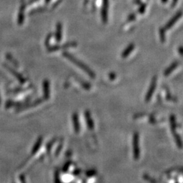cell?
Wrapping results in <instances>:
<instances>
[{"mask_svg": "<svg viewBox=\"0 0 183 183\" xmlns=\"http://www.w3.org/2000/svg\"><path fill=\"white\" fill-rule=\"evenodd\" d=\"M7 58H8V59L10 60V61H11L12 62V63H13V64H14L16 67H18V63H17V62L16 61H15L14 60H13L12 59V58L11 57V56L10 54H7Z\"/></svg>", "mask_w": 183, "mask_h": 183, "instance_id": "15", "label": "cell"}, {"mask_svg": "<svg viewBox=\"0 0 183 183\" xmlns=\"http://www.w3.org/2000/svg\"><path fill=\"white\" fill-rule=\"evenodd\" d=\"M134 44H130L128 46H127L125 50H123V52H122V57L123 58H126L127 56H129V55L131 54V52L134 50Z\"/></svg>", "mask_w": 183, "mask_h": 183, "instance_id": "10", "label": "cell"}, {"mask_svg": "<svg viewBox=\"0 0 183 183\" xmlns=\"http://www.w3.org/2000/svg\"><path fill=\"white\" fill-rule=\"evenodd\" d=\"M5 67H6V68H8V70H9L11 72V73L13 74V76H15V77L16 78V79H17V80H18V81H19V82H20L21 84H24L26 82L25 79V78H24L23 77H22V76H21V75L20 73H18V72H16L15 70L12 69V68H11L10 67L6 66V65H5Z\"/></svg>", "mask_w": 183, "mask_h": 183, "instance_id": "8", "label": "cell"}, {"mask_svg": "<svg viewBox=\"0 0 183 183\" xmlns=\"http://www.w3.org/2000/svg\"><path fill=\"white\" fill-rule=\"evenodd\" d=\"M85 117H86V123H87V126L88 127V129L90 130H92L94 127V124L93 119L91 118L90 111H86L85 112Z\"/></svg>", "mask_w": 183, "mask_h": 183, "instance_id": "7", "label": "cell"}, {"mask_svg": "<svg viewBox=\"0 0 183 183\" xmlns=\"http://www.w3.org/2000/svg\"><path fill=\"white\" fill-rule=\"evenodd\" d=\"M96 174V170L94 169H91V170H88L86 172V175L88 177H90V176H92L94 175H95Z\"/></svg>", "mask_w": 183, "mask_h": 183, "instance_id": "12", "label": "cell"}, {"mask_svg": "<svg viewBox=\"0 0 183 183\" xmlns=\"http://www.w3.org/2000/svg\"><path fill=\"white\" fill-rule=\"evenodd\" d=\"M140 136L138 132H134L133 135V155L134 158L136 160L140 159Z\"/></svg>", "mask_w": 183, "mask_h": 183, "instance_id": "3", "label": "cell"}, {"mask_svg": "<svg viewBox=\"0 0 183 183\" xmlns=\"http://www.w3.org/2000/svg\"><path fill=\"white\" fill-rule=\"evenodd\" d=\"M71 164V162H67L66 163H65L64 165V167L63 168V172H66L68 170V168H69V166H70Z\"/></svg>", "mask_w": 183, "mask_h": 183, "instance_id": "13", "label": "cell"}, {"mask_svg": "<svg viewBox=\"0 0 183 183\" xmlns=\"http://www.w3.org/2000/svg\"><path fill=\"white\" fill-rule=\"evenodd\" d=\"M62 148H63V144L60 143V145L58 146V148H57V149H56V155H58V154H59L60 152V151H61Z\"/></svg>", "mask_w": 183, "mask_h": 183, "instance_id": "18", "label": "cell"}, {"mask_svg": "<svg viewBox=\"0 0 183 183\" xmlns=\"http://www.w3.org/2000/svg\"><path fill=\"white\" fill-rule=\"evenodd\" d=\"M179 64H180V62L178 60H176L174 62H173V63L165 70L164 73H163L164 76H165V77L169 76V75H170L172 72L178 67Z\"/></svg>", "mask_w": 183, "mask_h": 183, "instance_id": "6", "label": "cell"}, {"mask_svg": "<svg viewBox=\"0 0 183 183\" xmlns=\"http://www.w3.org/2000/svg\"><path fill=\"white\" fill-rule=\"evenodd\" d=\"M55 141H56V140H55L54 139V140H51V141L48 143V146H47V151H48V152H50V151L51 147L52 146V145H54V143L55 142Z\"/></svg>", "mask_w": 183, "mask_h": 183, "instance_id": "14", "label": "cell"}, {"mask_svg": "<svg viewBox=\"0 0 183 183\" xmlns=\"http://www.w3.org/2000/svg\"><path fill=\"white\" fill-rule=\"evenodd\" d=\"M80 173V169H76V170H75V171L73 172V174H74L75 175L79 174Z\"/></svg>", "mask_w": 183, "mask_h": 183, "instance_id": "20", "label": "cell"}, {"mask_svg": "<svg viewBox=\"0 0 183 183\" xmlns=\"http://www.w3.org/2000/svg\"><path fill=\"white\" fill-rule=\"evenodd\" d=\"M0 103H1V99H0Z\"/></svg>", "mask_w": 183, "mask_h": 183, "instance_id": "21", "label": "cell"}, {"mask_svg": "<svg viewBox=\"0 0 183 183\" xmlns=\"http://www.w3.org/2000/svg\"><path fill=\"white\" fill-rule=\"evenodd\" d=\"M109 77L111 80H114L116 78V75L115 73H110L109 75Z\"/></svg>", "mask_w": 183, "mask_h": 183, "instance_id": "17", "label": "cell"}, {"mask_svg": "<svg viewBox=\"0 0 183 183\" xmlns=\"http://www.w3.org/2000/svg\"><path fill=\"white\" fill-rule=\"evenodd\" d=\"M72 121H73V124L74 127V130L76 133H79L80 131V123L79 116L77 113H75L72 115Z\"/></svg>", "mask_w": 183, "mask_h": 183, "instance_id": "5", "label": "cell"}, {"mask_svg": "<svg viewBox=\"0 0 183 183\" xmlns=\"http://www.w3.org/2000/svg\"><path fill=\"white\" fill-rule=\"evenodd\" d=\"M42 140H43V139H42V137H40L37 140V142H35V145L33 146V149H32V155H35L36 153H37L38 151V150L40 149V146L41 145V143H42Z\"/></svg>", "mask_w": 183, "mask_h": 183, "instance_id": "11", "label": "cell"}, {"mask_svg": "<svg viewBox=\"0 0 183 183\" xmlns=\"http://www.w3.org/2000/svg\"><path fill=\"white\" fill-rule=\"evenodd\" d=\"M44 96L45 99L48 100L50 98V83L48 80H45L43 83Z\"/></svg>", "mask_w": 183, "mask_h": 183, "instance_id": "9", "label": "cell"}, {"mask_svg": "<svg viewBox=\"0 0 183 183\" xmlns=\"http://www.w3.org/2000/svg\"><path fill=\"white\" fill-rule=\"evenodd\" d=\"M63 55H64V56H65L67 58V59H68L70 61H71L72 63H73L77 65V67H79L83 71H84L85 72H86V73L90 77H91V78H95L96 77L95 73H94V72L91 71L89 67H88V66H86V65L84 63H83L82 62H81L79 60H77L76 58H75L74 56H72V55L70 54L69 53H67V52H64Z\"/></svg>", "mask_w": 183, "mask_h": 183, "instance_id": "1", "label": "cell"}, {"mask_svg": "<svg viewBox=\"0 0 183 183\" xmlns=\"http://www.w3.org/2000/svg\"><path fill=\"white\" fill-rule=\"evenodd\" d=\"M169 123H170V128L171 131L174 137L175 142L179 149L183 148V142L181 138V136H180L177 131H176V128H177V126H176V118L174 115H171L169 116Z\"/></svg>", "mask_w": 183, "mask_h": 183, "instance_id": "2", "label": "cell"}, {"mask_svg": "<svg viewBox=\"0 0 183 183\" xmlns=\"http://www.w3.org/2000/svg\"><path fill=\"white\" fill-rule=\"evenodd\" d=\"M178 52L181 54V56H183V47H180L178 48Z\"/></svg>", "mask_w": 183, "mask_h": 183, "instance_id": "19", "label": "cell"}, {"mask_svg": "<svg viewBox=\"0 0 183 183\" xmlns=\"http://www.w3.org/2000/svg\"><path fill=\"white\" fill-rule=\"evenodd\" d=\"M157 83H158V77L154 76L152 78L151 84H150L149 88L147 90V92H146V94L145 101L146 103H148L150 100H151V98L153 96V93H154V91L156 89Z\"/></svg>", "mask_w": 183, "mask_h": 183, "instance_id": "4", "label": "cell"}, {"mask_svg": "<svg viewBox=\"0 0 183 183\" xmlns=\"http://www.w3.org/2000/svg\"><path fill=\"white\" fill-rule=\"evenodd\" d=\"M144 179H145V180H146V181H150V182H156L155 180H153V179H151V177H149V176H148V175H146V174H145V175H144Z\"/></svg>", "mask_w": 183, "mask_h": 183, "instance_id": "16", "label": "cell"}]
</instances>
